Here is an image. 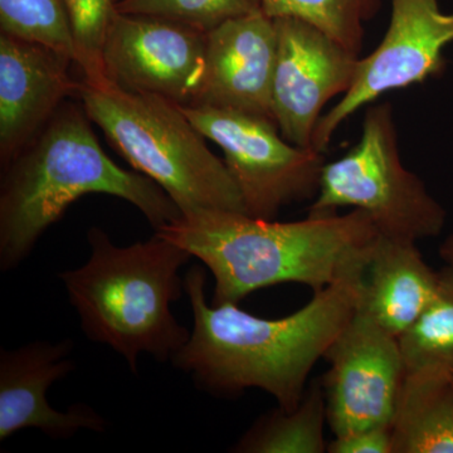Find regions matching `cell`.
<instances>
[{"label":"cell","instance_id":"1","mask_svg":"<svg viewBox=\"0 0 453 453\" xmlns=\"http://www.w3.org/2000/svg\"><path fill=\"white\" fill-rule=\"evenodd\" d=\"M366 262L315 292L303 309L279 319L259 318L237 303L208 305L204 270L193 266L184 279L193 329L173 365L211 395L237 396L258 388L280 408L294 410L308 388L310 372L356 312Z\"/></svg>","mask_w":453,"mask_h":453},{"label":"cell","instance_id":"2","mask_svg":"<svg viewBox=\"0 0 453 453\" xmlns=\"http://www.w3.org/2000/svg\"><path fill=\"white\" fill-rule=\"evenodd\" d=\"M201 259L214 277L211 305L240 303L261 288L295 282L320 292L368 261L377 226L360 210L297 222L234 211L186 213L155 231Z\"/></svg>","mask_w":453,"mask_h":453},{"label":"cell","instance_id":"3","mask_svg":"<svg viewBox=\"0 0 453 453\" xmlns=\"http://www.w3.org/2000/svg\"><path fill=\"white\" fill-rule=\"evenodd\" d=\"M81 101L67 100L43 130L2 169L0 270H14L50 226L88 195L129 202L157 231L183 216L150 178L104 151Z\"/></svg>","mask_w":453,"mask_h":453},{"label":"cell","instance_id":"4","mask_svg":"<svg viewBox=\"0 0 453 453\" xmlns=\"http://www.w3.org/2000/svg\"><path fill=\"white\" fill-rule=\"evenodd\" d=\"M88 241V261L58 276L82 332L120 354L134 374L140 354L160 363L172 360L190 338L170 305L186 291L179 271L193 256L157 234L146 242L120 247L92 226Z\"/></svg>","mask_w":453,"mask_h":453},{"label":"cell","instance_id":"5","mask_svg":"<svg viewBox=\"0 0 453 453\" xmlns=\"http://www.w3.org/2000/svg\"><path fill=\"white\" fill-rule=\"evenodd\" d=\"M77 98L110 145L174 201L181 213L244 211L242 196L225 160L168 98L129 92L109 81L81 80Z\"/></svg>","mask_w":453,"mask_h":453},{"label":"cell","instance_id":"6","mask_svg":"<svg viewBox=\"0 0 453 453\" xmlns=\"http://www.w3.org/2000/svg\"><path fill=\"white\" fill-rule=\"evenodd\" d=\"M351 207L371 217L380 234L418 242L437 237L446 211L414 173L405 169L389 103L372 104L357 144L325 164L309 216L336 214Z\"/></svg>","mask_w":453,"mask_h":453},{"label":"cell","instance_id":"7","mask_svg":"<svg viewBox=\"0 0 453 453\" xmlns=\"http://www.w3.org/2000/svg\"><path fill=\"white\" fill-rule=\"evenodd\" d=\"M180 107L223 151L249 216L273 219L282 208L318 195L324 154L291 144L275 121L226 107Z\"/></svg>","mask_w":453,"mask_h":453},{"label":"cell","instance_id":"8","mask_svg":"<svg viewBox=\"0 0 453 453\" xmlns=\"http://www.w3.org/2000/svg\"><path fill=\"white\" fill-rule=\"evenodd\" d=\"M388 29L371 55L359 59L356 79L338 104L321 116L312 149L324 153L342 122L384 94L440 76L446 67L443 50L453 42V13L438 0H390Z\"/></svg>","mask_w":453,"mask_h":453},{"label":"cell","instance_id":"9","mask_svg":"<svg viewBox=\"0 0 453 453\" xmlns=\"http://www.w3.org/2000/svg\"><path fill=\"white\" fill-rule=\"evenodd\" d=\"M323 384L334 436L392 427L407 368L398 336L357 308L327 350Z\"/></svg>","mask_w":453,"mask_h":453},{"label":"cell","instance_id":"10","mask_svg":"<svg viewBox=\"0 0 453 453\" xmlns=\"http://www.w3.org/2000/svg\"><path fill=\"white\" fill-rule=\"evenodd\" d=\"M207 33L166 18L116 12L103 49L106 81L157 95L180 106L196 103Z\"/></svg>","mask_w":453,"mask_h":453},{"label":"cell","instance_id":"11","mask_svg":"<svg viewBox=\"0 0 453 453\" xmlns=\"http://www.w3.org/2000/svg\"><path fill=\"white\" fill-rule=\"evenodd\" d=\"M275 121L291 144L312 149V136L324 107L351 88L360 57L297 18H275Z\"/></svg>","mask_w":453,"mask_h":453},{"label":"cell","instance_id":"12","mask_svg":"<svg viewBox=\"0 0 453 453\" xmlns=\"http://www.w3.org/2000/svg\"><path fill=\"white\" fill-rule=\"evenodd\" d=\"M73 340H47L0 351V441L23 429H40L53 440H68L81 429L106 431V419L88 404L55 410L47 392L74 369Z\"/></svg>","mask_w":453,"mask_h":453},{"label":"cell","instance_id":"13","mask_svg":"<svg viewBox=\"0 0 453 453\" xmlns=\"http://www.w3.org/2000/svg\"><path fill=\"white\" fill-rule=\"evenodd\" d=\"M276 56L275 19L264 9L211 29L207 33L201 88L193 105L226 107L275 121Z\"/></svg>","mask_w":453,"mask_h":453},{"label":"cell","instance_id":"14","mask_svg":"<svg viewBox=\"0 0 453 453\" xmlns=\"http://www.w3.org/2000/svg\"><path fill=\"white\" fill-rule=\"evenodd\" d=\"M73 64L42 44L0 33V165L4 169L59 107L79 94Z\"/></svg>","mask_w":453,"mask_h":453},{"label":"cell","instance_id":"15","mask_svg":"<svg viewBox=\"0 0 453 453\" xmlns=\"http://www.w3.org/2000/svg\"><path fill=\"white\" fill-rule=\"evenodd\" d=\"M432 270L412 241L378 234L363 276L357 309L393 335L412 326L437 290Z\"/></svg>","mask_w":453,"mask_h":453},{"label":"cell","instance_id":"16","mask_svg":"<svg viewBox=\"0 0 453 453\" xmlns=\"http://www.w3.org/2000/svg\"><path fill=\"white\" fill-rule=\"evenodd\" d=\"M392 441V453H453V372H407Z\"/></svg>","mask_w":453,"mask_h":453},{"label":"cell","instance_id":"17","mask_svg":"<svg viewBox=\"0 0 453 453\" xmlns=\"http://www.w3.org/2000/svg\"><path fill=\"white\" fill-rule=\"evenodd\" d=\"M326 404L321 380H312L294 410L277 408L255 422L232 451L240 453L326 452Z\"/></svg>","mask_w":453,"mask_h":453},{"label":"cell","instance_id":"18","mask_svg":"<svg viewBox=\"0 0 453 453\" xmlns=\"http://www.w3.org/2000/svg\"><path fill=\"white\" fill-rule=\"evenodd\" d=\"M407 372H453V268L438 271L437 290L427 308L398 336Z\"/></svg>","mask_w":453,"mask_h":453},{"label":"cell","instance_id":"19","mask_svg":"<svg viewBox=\"0 0 453 453\" xmlns=\"http://www.w3.org/2000/svg\"><path fill=\"white\" fill-rule=\"evenodd\" d=\"M268 17L308 22L349 52L360 56L365 25L380 12L381 0H261Z\"/></svg>","mask_w":453,"mask_h":453},{"label":"cell","instance_id":"20","mask_svg":"<svg viewBox=\"0 0 453 453\" xmlns=\"http://www.w3.org/2000/svg\"><path fill=\"white\" fill-rule=\"evenodd\" d=\"M0 33L42 44L76 64L65 0H0Z\"/></svg>","mask_w":453,"mask_h":453},{"label":"cell","instance_id":"21","mask_svg":"<svg viewBox=\"0 0 453 453\" xmlns=\"http://www.w3.org/2000/svg\"><path fill=\"white\" fill-rule=\"evenodd\" d=\"M262 9L261 0H120L116 11L166 18L208 33L211 29Z\"/></svg>","mask_w":453,"mask_h":453},{"label":"cell","instance_id":"22","mask_svg":"<svg viewBox=\"0 0 453 453\" xmlns=\"http://www.w3.org/2000/svg\"><path fill=\"white\" fill-rule=\"evenodd\" d=\"M73 25L76 65L82 80L91 83L106 81L103 49L107 28L115 16V0H65Z\"/></svg>","mask_w":453,"mask_h":453},{"label":"cell","instance_id":"23","mask_svg":"<svg viewBox=\"0 0 453 453\" xmlns=\"http://www.w3.org/2000/svg\"><path fill=\"white\" fill-rule=\"evenodd\" d=\"M392 427L360 429L334 438L327 445L329 453H392Z\"/></svg>","mask_w":453,"mask_h":453},{"label":"cell","instance_id":"24","mask_svg":"<svg viewBox=\"0 0 453 453\" xmlns=\"http://www.w3.org/2000/svg\"><path fill=\"white\" fill-rule=\"evenodd\" d=\"M438 253H440V257L445 261L447 266L453 268V232L441 244Z\"/></svg>","mask_w":453,"mask_h":453},{"label":"cell","instance_id":"25","mask_svg":"<svg viewBox=\"0 0 453 453\" xmlns=\"http://www.w3.org/2000/svg\"><path fill=\"white\" fill-rule=\"evenodd\" d=\"M116 3L120 2V0H115Z\"/></svg>","mask_w":453,"mask_h":453}]
</instances>
